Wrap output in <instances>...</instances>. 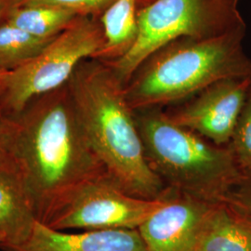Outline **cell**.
Listing matches in <instances>:
<instances>
[{
    "label": "cell",
    "mask_w": 251,
    "mask_h": 251,
    "mask_svg": "<svg viewBox=\"0 0 251 251\" xmlns=\"http://www.w3.org/2000/svg\"><path fill=\"white\" fill-rule=\"evenodd\" d=\"M67 88L84 132L109 176L133 197L161 198L166 186L146 160L134 111L115 73L104 62L90 58L76 67Z\"/></svg>",
    "instance_id": "7a4b0ae2"
},
{
    "label": "cell",
    "mask_w": 251,
    "mask_h": 251,
    "mask_svg": "<svg viewBox=\"0 0 251 251\" xmlns=\"http://www.w3.org/2000/svg\"><path fill=\"white\" fill-rule=\"evenodd\" d=\"M155 0H117L103 14L100 23L105 42L94 59L113 62L125 55L137 36V20L140 12Z\"/></svg>",
    "instance_id": "4fadbf2b"
},
{
    "label": "cell",
    "mask_w": 251,
    "mask_h": 251,
    "mask_svg": "<svg viewBox=\"0 0 251 251\" xmlns=\"http://www.w3.org/2000/svg\"><path fill=\"white\" fill-rule=\"evenodd\" d=\"M117 0H24L23 6H50L68 9L77 16L100 19Z\"/></svg>",
    "instance_id": "e0dca14e"
},
{
    "label": "cell",
    "mask_w": 251,
    "mask_h": 251,
    "mask_svg": "<svg viewBox=\"0 0 251 251\" xmlns=\"http://www.w3.org/2000/svg\"><path fill=\"white\" fill-rule=\"evenodd\" d=\"M0 245H1V241H0Z\"/></svg>",
    "instance_id": "603a6c76"
},
{
    "label": "cell",
    "mask_w": 251,
    "mask_h": 251,
    "mask_svg": "<svg viewBox=\"0 0 251 251\" xmlns=\"http://www.w3.org/2000/svg\"><path fill=\"white\" fill-rule=\"evenodd\" d=\"M190 251H251V229L224 203L209 211Z\"/></svg>",
    "instance_id": "7c38bea8"
},
{
    "label": "cell",
    "mask_w": 251,
    "mask_h": 251,
    "mask_svg": "<svg viewBox=\"0 0 251 251\" xmlns=\"http://www.w3.org/2000/svg\"><path fill=\"white\" fill-rule=\"evenodd\" d=\"M134 116L146 160L166 187L220 204L244 177L228 145L175 124L163 108L135 110Z\"/></svg>",
    "instance_id": "277c9868"
},
{
    "label": "cell",
    "mask_w": 251,
    "mask_h": 251,
    "mask_svg": "<svg viewBox=\"0 0 251 251\" xmlns=\"http://www.w3.org/2000/svg\"><path fill=\"white\" fill-rule=\"evenodd\" d=\"M245 174H251V88L228 144Z\"/></svg>",
    "instance_id": "2e32d148"
},
{
    "label": "cell",
    "mask_w": 251,
    "mask_h": 251,
    "mask_svg": "<svg viewBox=\"0 0 251 251\" xmlns=\"http://www.w3.org/2000/svg\"><path fill=\"white\" fill-rule=\"evenodd\" d=\"M214 205L167 187L165 203L138 231L149 251H190Z\"/></svg>",
    "instance_id": "9c48e42d"
},
{
    "label": "cell",
    "mask_w": 251,
    "mask_h": 251,
    "mask_svg": "<svg viewBox=\"0 0 251 251\" xmlns=\"http://www.w3.org/2000/svg\"><path fill=\"white\" fill-rule=\"evenodd\" d=\"M24 0H0V25L5 23L13 9L23 6Z\"/></svg>",
    "instance_id": "ffe728a7"
},
{
    "label": "cell",
    "mask_w": 251,
    "mask_h": 251,
    "mask_svg": "<svg viewBox=\"0 0 251 251\" xmlns=\"http://www.w3.org/2000/svg\"><path fill=\"white\" fill-rule=\"evenodd\" d=\"M166 198L167 187L161 198H136L105 175L75 190L41 224L59 231L138 229L165 203Z\"/></svg>",
    "instance_id": "52a82bcc"
},
{
    "label": "cell",
    "mask_w": 251,
    "mask_h": 251,
    "mask_svg": "<svg viewBox=\"0 0 251 251\" xmlns=\"http://www.w3.org/2000/svg\"><path fill=\"white\" fill-rule=\"evenodd\" d=\"M251 88V75L230 77L164 109L167 117L218 145H228Z\"/></svg>",
    "instance_id": "ba28073f"
},
{
    "label": "cell",
    "mask_w": 251,
    "mask_h": 251,
    "mask_svg": "<svg viewBox=\"0 0 251 251\" xmlns=\"http://www.w3.org/2000/svg\"><path fill=\"white\" fill-rule=\"evenodd\" d=\"M6 73L7 72H4V71L0 70V91H1V89H2V85H3V81H4V77H5Z\"/></svg>",
    "instance_id": "44dd1931"
},
{
    "label": "cell",
    "mask_w": 251,
    "mask_h": 251,
    "mask_svg": "<svg viewBox=\"0 0 251 251\" xmlns=\"http://www.w3.org/2000/svg\"><path fill=\"white\" fill-rule=\"evenodd\" d=\"M241 0H155L137 20V36L129 50L104 63L125 87L140 63L155 50L179 37L211 38L247 31Z\"/></svg>",
    "instance_id": "5b68a950"
},
{
    "label": "cell",
    "mask_w": 251,
    "mask_h": 251,
    "mask_svg": "<svg viewBox=\"0 0 251 251\" xmlns=\"http://www.w3.org/2000/svg\"><path fill=\"white\" fill-rule=\"evenodd\" d=\"M232 211H233V210H232ZM235 214H236V213H235ZM236 215H237V214H236ZM239 216V215H238ZM239 217H240V218H241V219H243V220H244V221H245V222H246V223H247V224H248V225H249V226H250V227H251V221H250V220H247V219H245V218H243V217H241V216H239Z\"/></svg>",
    "instance_id": "7402d4cb"
},
{
    "label": "cell",
    "mask_w": 251,
    "mask_h": 251,
    "mask_svg": "<svg viewBox=\"0 0 251 251\" xmlns=\"http://www.w3.org/2000/svg\"><path fill=\"white\" fill-rule=\"evenodd\" d=\"M6 119L9 158L39 223L75 190L109 175L84 132L67 84Z\"/></svg>",
    "instance_id": "6da1fadb"
},
{
    "label": "cell",
    "mask_w": 251,
    "mask_h": 251,
    "mask_svg": "<svg viewBox=\"0 0 251 251\" xmlns=\"http://www.w3.org/2000/svg\"><path fill=\"white\" fill-rule=\"evenodd\" d=\"M223 203L237 215L251 221V174H245L223 199Z\"/></svg>",
    "instance_id": "ac0fdd59"
},
{
    "label": "cell",
    "mask_w": 251,
    "mask_h": 251,
    "mask_svg": "<svg viewBox=\"0 0 251 251\" xmlns=\"http://www.w3.org/2000/svg\"><path fill=\"white\" fill-rule=\"evenodd\" d=\"M247 31L211 38L179 37L161 46L135 69L124 87L135 110L169 107L207 86L230 77L251 75L245 53Z\"/></svg>",
    "instance_id": "3957f363"
},
{
    "label": "cell",
    "mask_w": 251,
    "mask_h": 251,
    "mask_svg": "<svg viewBox=\"0 0 251 251\" xmlns=\"http://www.w3.org/2000/svg\"><path fill=\"white\" fill-rule=\"evenodd\" d=\"M5 251H149L138 229L88 230L64 233L37 222L30 238Z\"/></svg>",
    "instance_id": "30bf717a"
},
{
    "label": "cell",
    "mask_w": 251,
    "mask_h": 251,
    "mask_svg": "<svg viewBox=\"0 0 251 251\" xmlns=\"http://www.w3.org/2000/svg\"><path fill=\"white\" fill-rule=\"evenodd\" d=\"M37 222L24 181L8 153L0 165V248L25 244Z\"/></svg>",
    "instance_id": "8fae6325"
},
{
    "label": "cell",
    "mask_w": 251,
    "mask_h": 251,
    "mask_svg": "<svg viewBox=\"0 0 251 251\" xmlns=\"http://www.w3.org/2000/svg\"><path fill=\"white\" fill-rule=\"evenodd\" d=\"M77 17L68 9L50 6H20L6 21L32 36L54 38Z\"/></svg>",
    "instance_id": "5bb4252c"
},
{
    "label": "cell",
    "mask_w": 251,
    "mask_h": 251,
    "mask_svg": "<svg viewBox=\"0 0 251 251\" xmlns=\"http://www.w3.org/2000/svg\"><path fill=\"white\" fill-rule=\"evenodd\" d=\"M7 119L0 111V165L7 157Z\"/></svg>",
    "instance_id": "d6986e66"
},
{
    "label": "cell",
    "mask_w": 251,
    "mask_h": 251,
    "mask_svg": "<svg viewBox=\"0 0 251 251\" xmlns=\"http://www.w3.org/2000/svg\"><path fill=\"white\" fill-rule=\"evenodd\" d=\"M105 36L100 19L77 16L33 60L6 73L0 111L12 116L37 97L67 84L83 61L95 58Z\"/></svg>",
    "instance_id": "8992f818"
},
{
    "label": "cell",
    "mask_w": 251,
    "mask_h": 251,
    "mask_svg": "<svg viewBox=\"0 0 251 251\" xmlns=\"http://www.w3.org/2000/svg\"><path fill=\"white\" fill-rule=\"evenodd\" d=\"M54 38L32 36L8 22L3 23L0 25V70L10 72L25 65Z\"/></svg>",
    "instance_id": "9a60e30c"
}]
</instances>
